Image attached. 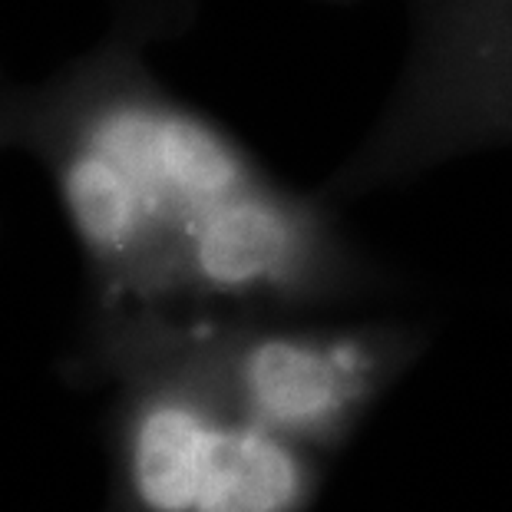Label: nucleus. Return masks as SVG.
<instances>
[{"mask_svg":"<svg viewBox=\"0 0 512 512\" xmlns=\"http://www.w3.org/2000/svg\"><path fill=\"white\" fill-rule=\"evenodd\" d=\"M403 63L384 106L318 189L341 209L453 162L512 149V0H394Z\"/></svg>","mask_w":512,"mask_h":512,"instance_id":"obj_2","label":"nucleus"},{"mask_svg":"<svg viewBox=\"0 0 512 512\" xmlns=\"http://www.w3.org/2000/svg\"><path fill=\"white\" fill-rule=\"evenodd\" d=\"M136 387L119 433L113 512H311L331 463L228 397L189 324L133 331Z\"/></svg>","mask_w":512,"mask_h":512,"instance_id":"obj_1","label":"nucleus"},{"mask_svg":"<svg viewBox=\"0 0 512 512\" xmlns=\"http://www.w3.org/2000/svg\"><path fill=\"white\" fill-rule=\"evenodd\" d=\"M76 146L110 162L133 205V242L113 278L119 298H185L212 228L285 185L225 129L152 93L103 96Z\"/></svg>","mask_w":512,"mask_h":512,"instance_id":"obj_4","label":"nucleus"},{"mask_svg":"<svg viewBox=\"0 0 512 512\" xmlns=\"http://www.w3.org/2000/svg\"><path fill=\"white\" fill-rule=\"evenodd\" d=\"M228 397L265 430L334 463L430 347V324L370 311L195 318Z\"/></svg>","mask_w":512,"mask_h":512,"instance_id":"obj_3","label":"nucleus"}]
</instances>
